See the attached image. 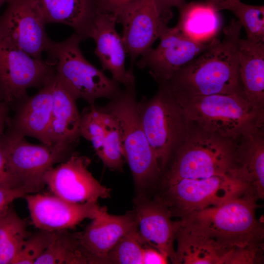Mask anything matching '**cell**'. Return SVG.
Wrapping results in <instances>:
<instances>
[{
    "label": "cell",
    "mask_w": 264,
    "mask_h": 264,
    "mask_svg": "<svg viewBox=\"0 0 264 264\" xmlns=\"http://www.w3.org/2000/svg\"><path fill=\"white\" fill-rule=\"evenodd\" d=\"M242 26L232 19L222 40L211 45L177 71L164 85L175 96L242 92L238 52Z\"/></svg>",
    "instance_id": "1"
},
{
    "label": "cell",
    "mask_w": 264,
    "mask_h": 264,
    "mask_svg": "<svg viewBox=\"0 0 264 264\" xmlns=\"http://www.w3.org/2000/svg\"><path fill=\"white\" fill-rule=\"evenodd\" d=\"M257 199L254 194L247 192L185 214L178 221L180 225L229 249L262 243L264 231L256 216Z\"/></svg>",
    "instance_id": "2"
},
{
    "label": "cell",
    "mask_w": 264,
    "mask_h": 264,
    "mask_svg": "<svg viewBox=\"0 0 264 264\" xmlns=\"http://www.w3.org/2000/svg\"><path fill=\"white\" fill-rule=\"evenodd\" d=\"M235 139L205 132L192 124L185 141L174 154L159 182L163 189L183 179L237 173Z\"/></svg>",
    "instance_id": "3"
},
{
    "label": "cell",
    "mask_w": 264,
    "mask_h": 264,
    "mask_svg": "<svg viewBox=\"0 0 264 264\" xmlns=\"http://www.w3.org/2000/svg\"><path fill=\"white\" fill-rule=\"evenodd\" d=\"M135 84L100 108L112 114L119 125L124 157L130 169L136 195H148L162 174L144 131L139 115Z\"/></svg>",
    "instance_id": "4"
},
{
    "label": "cell",
    "mask_w": 264,
    "mask_h": 264,
    "mask_svg": "<svg viewBox=\"0 0 264 264\" xmlns=\"http://www.w3.org/2000/svg\"><path fill=\"white\" fill-rule=\"evenodd\" d=\"M174 96L193 125L222 137L236 139L264 126V114L251 106L242 92Z\"/></svg>",
    "instance_id": "5"
},
{
    "label": "cell",
    "mask_w": 264,
    "mask_h": 264,
    "mask_svg": "<svg viewBox=\"0 0 264 264\" xmlns=\"http://www.w3.org/2000/svg\"><path fill=\"white\" fill-rule=\"evenodd\" d=\"M142 125L162 175L177 149L188 137L192 124L183 108L163 85L150 98L138 101Z\"/></svg>",
    "instance_id": "6"
},
{
    "label": "cell",
    "mask_w": 264,
    "mask_h": 264,
    "mask_svg": "<svg viewBox=\"0 0 264 264\" xmlns=\"http://www.w3.org/2000/svg\"><path fill=\"white\" fill-rule=\"evenodd\" d=\"M81 41L75 32L63 41L51 40L46 52L56 76L76 100L92 105L99 98L113 99L123 90L120 84L86 59L80 47Z\"/></svg>",
    "instance_id": "7"
},
{
    "label": "cell",
    "mask_w": 264,
    "mask_h": 264,
    "mask_svg": "<svg viewBox=\"0 0 264 264\" xmlns=\"http://www.w3.org/2000/svg\"><path fill=\"white\" fill-rule=\"evenodd\" d=\"M158 195L172 216L219 205L247 192L250 186L238 173L205 178L183 179L163 189Z\"/></svg>",
    "instance_id": "8"
},
{
    "label": "cell",
    "mask_w": 264,
    "mask_h": 264,
    "mask_svg": "<svg viewBox=\"0 0 264 264\" xmlns=\"http://www.w3.org/2000/svg\"><path fill=\"white\" fill-rule=\"evenodd\" d=\"M54 74L52 63L36 59L0 37V88L10 106L17 107L28 97V88L40 89Z\"/></svg>",
    "instance_id": "9"
},
{
    "label": "cell",
    "mask_w": 264,
    "mask_h": 264,
    "mask_svg": "<svg viewBox=\"0 0 264 264\" xmlns=\"http://www.w3.org/2000/svg\"><path fill=\"white\" fill-rule=\"evenodd\" d=\"M0 139L9 172L22 184L39 190L44 185L45 174L72 154L70 151L57 146L30 143L25 137L10 131Z\"/></svg>",
    "instance_id": "10"
},
{
    "label": "cell",
    "mask_w": 264,
    "mask_h": 264,
    "mask_svg": "<svg viewBox=\"0 0 264 264\" xmlns=\"http://www.w3.org/2000/svg\"><path fill=\"white\" fill-rule=\"evenodd\" d=\"M215 39L208 43L198 42L176 26H167L159 37L158 45L142 55L136 65L139 69L147 68L158 85L162 84L209 47Z\"/></svg>",
    "instance_id": "11"
},
{
    "label": "cell",
    "mask_w": 264,
    "mask_h": 264,
    "mask_svg": "<svg viewBox=\"0 0 264 264\" xmlns=\"http://www.w3.org/2000/svg\"><path fill=\"white\" fill-rule=\"evenodd\" d=\"M0 16V37L33 57L42 59L51 40L46 23L34 0H9Z\"/></svg>",
    "instance_id": "12"
},
{
    "label": "cell",
    "mask_w": 264,
    "mask_h": 264,
    "mask_svg": "<svg viewBox=\"0 0 264 264\" xmlns=\"http://www.w3.org/2000/svg\"><path fill=\"white\" fill-rule=\"evenodd\" d=\"M89 160L72 154L49 170L43 179L52 193L74 203L97 202L110 197L111 189L102 185L88 170Z\"/></svg>",
    "instance_id": "13"
},
{
    "label": "cell",
    "mask_w": 264,
    "mask_h": 264,
    "mask_svg": "<svg viewBox=\"0 0 264 264\" xmlns=\"http://www.w3.org/2000/svg\"><path fill=\"white\" fill-rule=\"evenodd\" d=\"M171 18L164 15L154 0H138L120 18L117 23L123 26L122 38L130 68L138 57L152 47L167 26Z\"/></svg>",
    "instance_id": "14"
},
{
    "label": "cell",
    "mask_w": 264,
    "mask_h": 264,
    "mask_svg": "<svg viewBox=\"0 0 264 264\" xmlns=\"http://www.w3.org/2000/svg\"><path fill=\"white\" fill-rule=\"evenodd\" d=\"M133 211L142 243L156 248L173 264H177L174 242L179 223L172 220L167 206L158 195L151 198L149 195H136Z\"/></svg>",
    "instance_id": "15"
},
{
    "label": "cell",
    "mask_w": 264,
    "mask_h": 264,
    "mask_svg": "<svg viewBox=\"0 0 264 264\" xmlns=\"http://www.w3.org/2000/svg\"><path fill=\"white\" fill-rule=\"evenodd\" d=\"M24 198L32 223L40 230L55 231L74 227L86 219H94L102 208L97 202L74 203L54 194H28Z\"/></svg>",
    "instance_id": "16"
},
{
    "label": "cell",
    "mask_w": 264,
    "mask_h": 264,
    "mask_svg": "<svg viewBox=\"0 0 264 264\" xmlns=\"http://www.w3.org/2000/svg\"><path fill=\"white\" fill-rule=\"evenodd\" d=\"M92 220L83 232L78 233L88 264H106L110 251L138 225L133 210L122 215H113L108 213L105 206Z\"/></svg>",
    "instance_id": "17"
},
{
    "label": "cell",
    "mask_w": 264,
    "mask_h": 264,
    "mask_svg": "<svg viewBox=\"0 0 264 264\" xmlns=\"http://www.w3.org/2000/svg\"><path fill=\"white\" fill-rule=\"evenodd\" d=\"M116 23L113 15L98 11L89 38L94 41V53L102 70L109 71L112 79L126 87L135 84V79L132 71L126 68L127 51L122 36L116 29Z\"/></svg>",
    "instance_id": "18"
},
{
    "label": "cell",
    "mask_w": 264,
    "mask_h": 264,
    "mask_svg": "<svg viewBox=\"0 0 264 264\" xmlns=\"http://www.w3.org/2000/svg\"><path fill=\"white\" fill-rule=\"evenodd\" d=\"M54 75L35 94L28 96L17 107L14 116L7 121L9 131L25 137H34L43 144L53 146L50 129Z\"/></svg>",
    "instance_id": "19"
},
{
    "label": "cell",
    "mask_w": 264,
    "mask_h": 264,
    "mask_svg": "<svg viewBox=\"0 0 264 264\" xmlns=\"http://www.w3.org/2000/svg\"><path fill=\"white\" fill-rule=\"evenodd\" d=\"M77 100L56 76L52 88L50 137L52 146L71 151L79 139L81 113Z\"/></svg>",
    "instance_id": "20"
},
{
    "label": "cell",
    "mask_w": 264,
    "mask_h": 264,
    "mask_svg": "<svg viewBox=\"0 0 264 264\" xmlns=\"http://www.w3.org/2000/svg\"><path fill=\"white\" fill-rule=\"evenodd\" d=\"M238 52L243 93L251 106L264 114V43L240 38Z\"/></svg>",
    "instance_id": "21"
},
{
    "label": "cell",
    "mask_w": 264,
    "mask_h": 264,
    "mask_svg": "<svg viewBox=\"0 0 264 264\" xmlns=\"http://www.w3.org/2000/svg\"><path fill=\"white\" fill-rule=\"evenodd\" d=\"M34 0L46 24H64L72 28L82 41L89 38L98 12L96 0Z\"/></svg>",
    "instance_id": "22"
},
{
    "label": "cell",
    "mask_w": 264,
    "mask_h": 264,
    "mask_svg": "<svg viewBox=\"0 0 264 264\" xmlns=\"http://www.w3.org/2000/svg\"><path fill=\"white\" fill-rule=\"evenodd\" d=\"M237 170L258 198L264 197V127L235 139Z\"/></svg>",
    "instance_id": "23"
},
{
    "label": "cell",
    "mask_w": 264,
    "mask_h": 264,
    "mask_svg": "<svg viewBox=\"0 0 264 264\" xmlns=\"http://www.w3.org/2000/svg\"><path fill=\"white\" fill-rule=\"evenodd\" d=\"M176 27L190 38L202 43L216 38L222 24L220 11L209 3L192 1L178 9Z\"/></svg>",
    "instance_id": "24"
},
{
    "label": "cell",
    "mask_w": 264,
    "mask_h": 264,
    "mask_svg": "<svg viewBox=\"0 0 264 264\" xmlns=\"http://www.w3.org/2000/svg\"><path fill=\"white\" fill-rule=\"evenodd\" d=\"M175 241L177 242V264H225L227 256L233 248L224 247L180 225Z\"/></svg>",
    "instance_id": "25"
},
{
    "label": "cell",
    "mask_w": 264,
    "mask_h": 264,
    "mask_svg": "<svg viewBox=\"0 0 264 264\" xmlns=\"http://www.w3.org/2000/svg\"><path fill=\"white\" fill-rule=\"evenodd\" d=\"M28 237L26 222L13 208L0 211V264H12Z\"/></svg>",
    "instance_id": "26"
},
{
    "label": "cell",
    "mask_w": 264,
    "mask_h": 264,
    "mask_svg": "<svg viewBox=\"0 0 264 264\" xmlns=\"http://www.w3.org/2000/svg\"><path fill=\"white\" fill-rule=\"evenodd\" d=\"M88 264L78 233L62 230L55 231L54 238L34 264Z\"/></svg>",
    "instance_id": "27"
},
{
    "label": "cell",
    "mask_w": 264,
    "mask_h": 264,
    "mask_svg": "<svg viewBox=\"0 0 264 264\" xmlns=\"http://www.w3.org/2000/svg\"><path fill=\"white\" fill-rule=\"evenodd\" d=\"M98 107L101 111L105 134L103 147L98 156L105 167L122 171L124 157L119 125L112 114Z\"/></svg>",
    "instance_id": "28"
},
{
    "label": "cell",
    "mask_w": 264,
    "mask_h": 264,
    "mask_svg": "<svg viewBox=\"0 0 264 264\" xmlns=\"http://www.w3.org/2000/svg\"><path fill=\"white\" fill-rule=\"evenodd\" d=\"M228 10L237 18L245 30L247 39L255 43H264V6L253 5L236 1Z\"/></svg>",
    "instance_id": "29"
},
{
    "label": "cell",
    "mask_w": 264,
    "mask_h": 264,
    "mask_svg": "<svg viewBox=\"0 0 264 264\" xmlns=\"http://www.w3.org/2000/svg\"><path fill=\"white\" fill-rule=\"evenodd\" d=\"M143 248L137 225L121 238L110 251L106 257V264H142Z\"/></svg>",
    "instance_id": "30"
},
{
    "label": "cell",
    "mask_w": 264,
    "mask_h": 264,
    "mask_svg": "<svg viewBox=\"0 0 264 264\" xmlns=\"http://www.w3.org/2000/svg\"><path fill=\"white\" fill-rule=\"evenodd\" d=\"M80 135L90 141L98 155L103 147L105 130L101 111L95 104L89 105L81 113Z\"/></svg>",
    "instance_id": "31"
},
{
    "label": "cell",
    "mask_w": 264,
    "mask_h": 264,
    "mask_svg": "<svg viewBox=\"0 0 264 264\" xmlns=\"http://www.w3.org/2000/svg\"><path fill=\"white\" fill-rule=\"evenodd\" d=\"M55 231L40 230L28 237L12 264H34L53 240Z\"/></svg>",
    "instance_id": "32"
},
{
    "label": "cell",
    "mask_w": 264,
    "mask_h": 264,
    "mask_svg": "<svg viewBox=\"0 0 264 264\" xmlns=\"http://www.w3.org/2000/svg\"><path fill=\"white\" fill-rule=\"evenodd\" d=\"M263 243L235 247L230 250L225 264H254L262 263Z\"/></svg>",
    "instance_id": "33"
},
{
    "label": "cell",
    "mask_w": 264,
    "mask_h": 264,
    "mask_svg": "<svg viewBox=\"0 0 264 264\" xmlns=\"http://www.w3.org/2000/svg\"><path fill=\"white\" fill-rule=\"evenodd\" d=\"M138 0H96L98 11L113 15L117 23L122 15Z\"/></svg>",
    "instance_id": "34"
},
{
    "label": "cell",
    "mask_w": 264,
    "mask_h": 264,
    "mask_svg": "<svg viewBox=\"0 0 264 264\" xmlns=\"http://www.w3.org/2000/svg\"><path fill=\"white\" fill-rule=\"evenodd\" d=\"M38 190L36 187L28 185L12 188L0 187V211L9 206L14 200Z\"/></svg>",
    "instance_id": "35"
},
{
    "label": "cell",
    "mask_w": 264,
    "mask_h": 264,
    "mask_svg": "<svg viewBox=\"0 0 264 264\" xmlns=\"http://www.w3.org/2000/svg\"><path fill=\"white\" fill-rule=\"evenodd\" d=\"M23 185L8 171L0 139V187L12 188Z\"/></svg>",
    "instance_id": "36"
},
{
    "label": "cell",
    "mask_w": 264,
    "mask_h": 264,
    "mask_svg": "<svg viewBox=\"0 0 264 264\" xmlns=\"http://www.w3.org/2000/svg\"><path fill=\"white\" fill-rule=\"evenodd\" d=\"M169 260L166 255L156 248L148 245L144 247L142 264H166Z\"/></svg>",
    "instance_id": "37"
},
{
    "label": "cell",
    "mask_w": 264,
    "mask_h": 264,
    "mask_svg": "<svg viewBox=\"0 0 264 264\" xmlns=\"http://www.w3.org/2000/svg\"><path fill=\"white\" fill-rule=\"evenodd\" d=\"M10 105L3 100L0 102V138L3 135L5 125L8 119Z\"/></svg>",
    "instance_id": "38"
},
{
    "label": "cell",
    "mask_w": 264,
    "mask_h": 264,
    "mask_svg": "<svg viewBox=\"0 0 264 264\" xmlns=\"http://www.w3.org/2000/svg\"><path fill=\"white\" fill-rule=\"evenodd\" d=\"M161 11L168 17L172 18V9L176 7L175 0H154Z\"/></svg>",
    "instance_id": "39"
},
{
    "label": "cell",
    "mask_w": 264,
    "mask_h": 264,
    "mask_svg": "<svg viewBox=\"0 0 264 264\" xmlns=\"http://www.w3.org/2000/svg\"><path fill=\"white\" fill-rule=\"evenodd\" d=\"M237 0H205L218 10H228L229 7Z\"/></svg>",
    "instance_id": "40"
},
{
    "label": "cell",
    "mask_w": 264,
    "mask_h": 264,
    "mask_svg": "<svg viewBox=\"0 0 264 264\" xmlns=\"http://www.w3.org/2000/svg\"><path fill=\"white\" fill-rule=\"evenodd\" d=\"M176 4V7L179 9L183 5H184L186 2L185 0H175Z\"/></svg>",
    "instance_id": "41"
},
{
    "label": "cell",
    "mask_w": 264,
    "mask_h": 264,
    "mask_svg": "<svg viewBox=\"0 0 264 264\" xmlns=\"http://www.w3.org/2000/svg\"><path fill=\"white\" fill-rule=\"evenodd\" d=\"M9 0H0V7L2 6V5L5 3L7 2Z\"/></svg>",
    "instance_id": "42"
},
{
    "label": "cell",
    "mask_w": 264,
    "mask_h": 264,
    "mask_svg": "<svg viewBox=\"0 0 264 264\" xmlns=\"http://www.w3.org/2000/svg\"><path fill=\"white\" fill-rule=\"evenodd\" d=\"M3 100V97L2 93L0 88V102Z\"/></svg>",
    "instance_id": "43"
}]
</instances>
